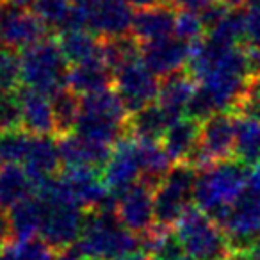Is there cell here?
<instances>
[{
  "mask_svg": "<svg viewBox=\"0 0 260 260\" xmlns=\"http://www.w3.org/2000/svg\"><path fill=\"white\" fill-rule=\"evenodd\" d=\"M79 246L86 258L116 260L141 251V237L126 230L116 216V209L86 212V223Z\"/></svg>",
  "mask_w": 260,
  "mask_h": 260,
  "instance_id": "1",
  "label": "cell"
},
{
  "mask_svg": "<svg viewBox=\"0 0 260 260\" xmlns=\"http://www.w3.org/2000/svg\"><path fill=\"white\" fill-rule=\"evenodd\" d=\"M128 111L121 98L112 89L80 96V114L75 134L93 143L111 146L116 145L126 132Z\"/></svg>",
  "mask_w": 260,
  "mask_h": 260,
  "instance_id": "2",
  "label": "cell"
},
{
  "mask_svg": "<svg viewBox=\"0 0 260 260\" xmlns=\"http://www.w3.org/2000/svg\"><path fill=\"white\" fill-rule=\"evenodd\" d=\"M248 171L249 168L237 159L223 160L198 171L192 198L194 207L217 219L241 196Z\"/></svg>",
  "mask_w": 260,
  "mask_h": 260,
  "instance_id": "3",
  "label": "cell"
},
{
  "mask_svg": "<svg viewBox=\"0 0 260 260\" xmlns=\"http://www.w3.org/2000/svg\"><path fill=\"white\" fill-rule=\"evenodd\" d=\"M216 221L226 234L232 249L251 251L260 234V164L249 168L241 196Z\"/></svg>",
  "mask_w": 260,
  "mask_h": 260,
  "instance_id": "4",
  "label": "cell"
},
{
  "mask_svg": "<svg viewBox=\"0 0 260 260\" xmlns=\"http://www.w3.org/2000/svg\"><path fill=\"white\" fill-rule=\"evenodd\" d=\"M185 255L192 260H221L232 251L230 241L214 217L191 205L175 226Z\"/></svg>",
  "mask_w": 260,
  "mask_h": 260,
  "instance_id": "5",
  "label": "cell"
},
{
  "mask_svg": "<svg viewBox=\"0 0 260 260\" xmlns=\"http://www.w3.org/2000/svg\"><path fill=\"white\" fill-rule=\"evenodd\" d=\"M68 64L57 40L47 38L22 52V84L47 96H54L66 87Z\"/></svg>",
  "mask_w": 260,
  "mask_h": 260,
  "instance_id": "6",
  "label": "cell"
},
{
  "mask_svg": "<svg viewBox=\"0 0 260 260\" xmlns=\"http://www.w3.org/2000/svg\"><path fill=\"white\" fill-rule=\"evenodd\" d=\"M198 170L189 162H175L155 189V224L173 228L191 207Z\"/></svg>",
  "mask_w": 260,
  "mask_h": 260,
  "instance_id": "7",
  "label": "cell"
},
{
  "mask_svg": "<svg viewBox=\"0 0 260 260\" xmlns=\"http://www.w3.org/2000/svg\"><path fill=\"white\" fill-rule=\"evenodd\" d=\"M235 114L230 112H217L202 123L200 141L194 152L189 155V162L198 171L235 159Z\"/></svg>",
  "mask_w": 260,
  "mask_h": 260,
  "instance_id": "8",
  "label": "cell"
},
{
  "mask_svg": "<svg viewBox=\"0 0 260 260\" xmlns=\"http://www.w3.org/2000/svg\"><path fill=\"white\" fill-rule=\"evenodd\" d=\"M114 87L128 114H134L157 100L160 80L139 59V61L128 62V64L121 66L118 72H114Z\"/></svg>",
  "mask_w": 260,
  "mask_h": 260,
  "instance_id": "9",
  "label": "cell"
},
{
  "mask_svg": "<svg viewBox=\"0 0 260 260\" xmlns=\"http://www.w3.org/2000/svg\"><path fill=\"white\" fill-rule=\"evenodd\" d=\"M105 185L118 198L132 185L141 182V162H139L138 139L132 136H123L114 146L107 164L102 170Z\"/></svg>",
  "mask_w": 260,
  "mask_h": 260,
  "instance_id": "10",
  "label": "cell"
},
{
  "mask_svg": "<svg viewBox=\"0 0 260 260\" xmlns=\"http://www.w3.org/2000/svg\"><path fill=\"white\" fill-rule=\"evenodd\" d=\"M47 40V27L30 9L0 6V41L13 50H27Z\"/></svg>",
  "mask_w": 260,
  "mask_h": 260,
  "instance_id": "11",
  "label": "cell"
},
{
  "mask_svg": "<svg viewBox=\"0 0 260 260\" xmlns=\"http://www.w3.org/2000/svg\"><path fill=\"white\" fill-rule=\"evenodd\" d=\"M116 216L136 235H145L155 226V191L146 184L132 185L116 200Z\"/></svg>",
  "mask_w": 260,
  "mask_h": 260,
  "instance_id": "12",
  "label": "cell"
},
{
  "mask_svg": "<svg viewBox=\"0 0 260 260\" xmlns=\"http://www.w3.org/2000/svg\"><path fill=\"white\" fill-rule=\"evenodd\" d=\"M77 205L86 212L98 209H116V196L105 185L102 171L93 168H66L61 175Z\"/></svg>",
  "mask_w": 260,
  "mask_h": 260,
  "instance_id": "13",
  "label": "cell"
},
{
  "mask_svg": "<svg viewBox=\"0 0 260 260\" xmlns=\"http://www.w3.org/2000/svg\"><path fill=\"white\" fill-rule=\"evenodd\" d=\"M192 45L178 40L177 36L150 41L141 45V61L155 73L157 77H168L182 72L189 64Z\"/></svg>",
  "mask_w": 260,
  "mask_h": 260,
  "instance_id": "14",
  "label": "cell"
},
{
  "mask_svg": "<svg viewBox=\"0 0 260 260\" xmlns=\"http://www.w3.org/2000/svg\"><path fill=\"white\" fill-rule=\"evenodd\" d=\"M134 11L125 0H96L87 16V29L102 40L132 34Z\"/></svg>",
  "mask_w": 260,
  "mask_h": 260,
  "instance_id": "15",
  "label": "cell"
},
{
  "mask_svg": "<svg viewBox=\"0 0 260 260\" xmlns=\"http://www.w3.org/2000/svg\"><path fill=\"white\" fill-rule=\"evenodd\" d=\"M57 146L64 168H93L102 171L112 153L111 146L93 143L75 132L57 138Z\"/></svg>",
  "mask_w": 260,
  "mask_h": 260,
  "instance_id": "16",
  "label": "cell"
},
{
  "mask_svg": "<svg viewBox=\"0 0 260 260\" xmlns=\"http://www.w3.org/2000/svg\"><path fill=\"white\" fill-rule=\"evenodd\" d=\"M16 96L22 111V128L32 136H54L55 121L50 96L25 86L16 91Z\"/></svg>",
  "mask_w": 260,
  "mask_h": 260,
  "instance_id": "17",
  "label": "cell"
},
{
  "mask_svg": "<svg viewBox=\"0 0 260 260\" xmlns=\"http://www.w3.org/2000/svg\"><path fill=\"white\" fill-rule=\"evenodd\" d=\"M198 89V82L187 72H178L160 80L157 104L166 111L171 119H180L187 116V109Z\"/></svg>",
  "mask_w": 260,
  "mask_h": 260,
  "instance_id": "18",
  "label": "cell"
},
{
  "mask_svg": "<svg viewBox=\"0 0 260 260\" xmlns=\"http://www.w3.org/2000/svg\"><path fill=\"white\" fill-rule=\"evenodd\" d=\"M177 8L173 4H162L145 11H138L134 16L132 36L143 43L164 40L175 36V23H177Z\"/></svg>",
  "mask_w": 260,
  "mask_h": 260,
  "instance_id": "19",
  "label": "cell"
},
{
  "mask_svg": "<svg viewBox=\"0 0 260 260\" xmlns=\"http://www.w3.org/2000/svg\"><path fill=\"white\" fill-rule=\"evenodd\" d=\"M61 166V155H59L57 139L54 136H34L30 150L23 160L27 175L34 185L52 178L57 173Z\"/></svg>",
  "mask_w": 260,
  "mask_h": 260,
  "instance_id": "20",
  "label": "cell"
},
{
  "mask_svg": "<svg viewBox=\"0 0 260 260\" xmlns=\"http://www.w3.org/2000/svg\"><path fill=\"white\" fill-rule=\"evenodd\" d=\"M111 84H114V72L100 57L72 66L66 77V87L80 96L105 91Z\"/></svg>",
  "mask_w": 260,
  "mask_h": 260,
  "instance_id": "21",
  "label": "cell"
},
{
  "mask_svg": "<svg viewBox=\"0 0 260 260\" xmlns=\"http://www.w3.org/2000/svg\"><path fill=\"white\" fill-rule=\"evenodd\" d=\"M200 130L202 123L192 118L175 119L168 126L166 134L162 138V146L166 148L168 155L173 162H185L189 159L200 141Z\"/></svg>",
  "mask_w": 260,
  "mask_h": 260,
  "instance_id": "22",
  "label": "cell"
},
{
  "mask_svg": "<svg viewBox=\"0 0 260 260\" xmlns=\"http://www.w3.org/2000/svg\"><path fill=\"white\" fill-rule=\"evenodd\" d=\"M171 123H173V119L155 102V104L146 105L141 111L128 116L126 132H130V136L138 141H162Z\"/></svg>",
  "mask_w": 260,
  "mask_h": 260,
  "instance_id": "23",
  "label": "cell"
},
{
  "mask_svg": "<svg viewBox=\"0 0 260 260\" xmlns=\"http://www.w3.org/2000/svg\"><path fill=\"white\" fill-rule=\"evenodd\" d=\"M36 185L20 164H2L0 168V210L9 212L20 202L30 198Z\"/></svg>",
  "mask_w": 260,
  "mask_h": 260,
  "instance_id": "24",
  "label": "cell"
},
{
  "mask_svg": "<svg viewBox=\"0 0 260 260\" xmlns=\"http://www.w3.org/2000/svg\"><path fill=\"white\" fill-rule=\"evenodd\" d=\"M139 162H141V182L155 191L173 168V160L168 155L162 141H138Z\"/></svg>",
  "mask_w": 260,
  "mask_h": 260,
  "instance_id": "25",
  "label": "cell"
},
{
  "mask_svg": "<svg viewBox=\"0 0 260 260\" xmlns=\"http://www.w3.org/2000/svg\"><path fill=\"white\" fill-rule=\"evenodd\" d=\"M235 159L244 166L260 164V119L235 114Z\"/></svg>",
  "mask_w": 260,
  "mask_h": 260,
  "instance_id": "26",
  "label": "cell"
},
{
  "mask_svg": "<svg viewBox=\"0 0 260 260\" xmlns=\"http://www.w3.org/2000/svg\"><path fill=\"white\" fill-rule=\"evenodd\" d=\"M57 43L66 61L73 66L100 57V40L87 29L64 30L59 34Z\"/></svg>",
  "mask_w": 260,
  "mask_h": 260,
  "instance_id": "27",
  "label": "cell"
},
{
  "mask_svg": "<svg viewBox=\"0 0 260 260\" xmlns=\"http://www.w3.org/2000/svg\"><path fill=\"white\" fill-rule=\"evenodd\" d=\"M13 228V242H23L40 235L41 226V203L36 194L20 202L9 210Z\"/></svg>",
  "mask_w": 260,
  "mask_h": 260,
  "instance_id": "28",
  "label": "cell"
},
{
  "mask_svg": "<svg viewBox=\"0 0 260 260\" xmlns=\"http://www.w3.org/2000/svg\"><path fill=\"white\" fill-rule=\"evenodd\" d=\"M100 59L112 72H118L121 66L141 59V45L132 34L100 40Z\"/></svg>",
  "mask_w": 260,
  "mask_h": 260,
  "instance_id": "29",
  "label": "cell"
},
{
  "mask_svg": "<svg viewBox=\"0 0 260 260\" xmlns=\"http://www.w3.org/2000/svg\"><path fill=\"white\" fill-rule=\"evenodd\" d=\"M50 100L52 109H54L55 136L62 138V136L73 134L80 114V96L64 87L57 91L54 96H50Z\"/></svg>",
  "mask_w": 260,
  "mask_h": 260,
  "instance_id": "30",
  "label": "cell"
},
{
  "mask_svg": "<svg viewBox=\"0 0 260 260\" xmlns=\"http://www.w3.org/2000/svg\"><path fill=\"white\" fill-rule=\"evenodd\" d=\"M73 9V0H34L32 11L47 29L62 32Z\"/></svg>",
  "mask_w": 260,
  "mask_h": 260,
  "instance_id": "31",
  "label": "cell"
},
{
  "mask_svg": "<svg viewBox=\"0 0 260 260\" xmlns=\"http://www.w3.org/2000/svg\"><path fill=\"white\" fill-rule=\"evenodd\" d=\"M32 134L23 128L11 130L0 134V162L2 164H23L32 145Z\"/></svg>",
  "mask_w": 260,
  "mask_h": 260,
  "instance_id": "32",
  "label": "cell"
},
{
  "mask_svg": "<svg viewBox=\"0 0 260 260\" xmlns=\"http://www.w3.org/2000/svg\"><path fill=\"white\" fill-rule=\"evenodd\" d=\"M22 84V54L13 48H0V96L18 91Z\"/></svg>",
  "mask_w": 260,
  "mask_h": 260,
  "instance_id": "33",
  "label": "cell"
},
{
  "mask_svg": "<svg viewBox=\"0 0 260 260\" xmlns=\"http://www.w3.org/2000/svg\"><path fill=\"white\" fill-rule=\"evenodd\" d=\"M205 25H203L202 18L198 13L191 11H178L177 23H175V36L178 40L185 41L189 45H194L205 38Z\"/></svg>",
  "mask_w": 260,
  "mask_h": 260,
  "instance_id": "34",
  "label": "cell"
},
{
  "mask_svg": "<svg viewBox=\"0 0 260 260\" xmlns=\"http://www.w3.org/2000/svg\"><path fill=\"white\" fill-rule=\"evenodd\" d=\"M22 128V111H20L16 93L0 96V134Z\"/></svg>",
  "mask_w": 260,
  "mask_h": 260,
  "instance_id": "35",
  "label": "cell"
},
{
  "mask_svg": "<svg viewBox=\"0 0 260 260\" xmlns=\"http://www.w3.org/2000/svg\"><path fill=\"white\" fill-rule=\"evenodd\" d=\"M15 248L22 260H55L57 251L41 237H34L23 242H15Z\"/></svg>",
  "mask_w": 260,
  "mask_h": 260,
  "instance_id": "36",
  "label": "cell"
},
{
  "mask_svg": "<svg viewBox=\"0 0 260 260\" xmlns=\"http://www.w3.org/2000/svg\"><path fill=\"white\" fill-rule=\"evenodd\" d=\"M244 57H246V70H248V77L253 84L260 82V47L255 45H248L244 47Z\"/></svg>",
  "mask_w": 260,
  "mask_h": 260,
  "instance_id": "37",
  "label": "cell"
},
{
  "mask_svg": "<svg viewBox=\"0 0 260 260\" xmlns=\"http://www.w3.org/2000/svg\"><path fill=\"white\" fill-rule=\"evenodd\" d=\"M246 41L260 47V9L248 8L246 11Z\"/></svg>",
  "mask_w": 260,
  "mask_h": 260,
  "instance_id": "38",
  "label": "cell"
},
{
  "mask_svg": "<svg viewBox=\"0 0 260 260\" xmlns=\"http://www.w3.org/2000/svg\"><path fill=\"white\" fill-rule=\"evenodd\" d=\"M217 2H221V0H170V4H173L178 11H191L198 13V15Z\"/></svg>",
  "mask_w": 260,
  "mask_h": 260,
  "instance_id": "39",
  "label": "cell"
},
{
  "mask_svg": "<svg viewBox=\"0 0 260 260\" xmlns=\"http://www.w3.org/2000/svg\"><path fill=\"white\" fill-rule=\"evenodd\" d=\"M0 242L2 244H11L13 242L11 219H9V212H4V210H0Z\"/></svg>",
  "mask_w": 260,
  "mask_h": 260,
  "instance_id": "40",
  "label": "cell"
},
{
  "mask_svg": "<svg viewBox=\"0 0 260 260\" xmlns=\"http://www.w3.org/2000/svg\"><path fill=\"white\" fill-rule=\"evenodd\" d=\"M125 2L132 9H138V11H145V9H152V8H157V6L168 4L170 0H125Z\"/></svg>",
  "mask_w": 260,
  "mask_h": 260,
  "instance_id": "41",
  "label": "cell"
},
{
  "mask_svg": "<svg viewBox=\"0 0 260 260\" xmlns=\"http://www.w3.org/2000/svg\"><path fill=\"white\" fill-rule=\"evenodd\" d=\"M221 260H251V251H248V249H232Z\"/></svg>",
  "mask_w": 260,
  "mask_h": 260,
  "instance_id": "42",
  "label": "cell"
},
{
  "mask_svg": "<svg viewBox=\"0 0 260 260\" xmlns=\"http://www.w3.org/2000/svg\"><path fill=\"white\" fill-rule=\"evenodd\" d=\"M0 260H22V256L18 255L15 246H6L4 251L0 253Z\"/></svg>",
  "mask_w": 260,
  "mask_h": 260,
  "instance_id": "43",
  "label": "cell"
},
{
  "mask_svg": "<svg viewBox=\"0 0 260 260\" xmlns=\"http://www.w3.org/2000/svg\"><path fill=\"white\" fill-rule=\"evenodd\" d=\"M2 2L9 6H15V8H25V9H29V6L34 4V0H2Z\"/></svg>",
  "mask_w": 260,
  "mask_h": 260,
  "instance_id": "44",
  "label": "cell"
},
{
  "mask_svg": "<svg viewBox=\"0 0 260 260\" xmlns=\"http://www.w3.org/2000/svg\"><path fill=\"white\" fill-rule=\"evenodd\" d=\"M224 6H226L228 9H241V6H244V4H248V0H221Z\"/></svg>",
  "mask_w": 260,
  "mask_h": 260,
  "instance_id": "45",
  "label": "cell"
},
{
  "mask_svg": "<svg viewBox=\"0 0 260 260\" xmlns=\"http://www.w3.org/2000/svg\"><path fill=\"white\" fill-rule=\"evenodd\" d=\"M116 260H150V258L143 251H138V253H130V255H125V256H121V258H116Z\"/></svg>",
  "mask_w": 260,
  "mask_h": 260,
  "instance_id": "46",
  "label": "cell"
},
{
  "mask_svg": "<svg viewBox=\"0 0 260 260\" xmlns=\"http://www.w3.org/2000/svg\"><path fill=\"white\" fill-rule=\"evenodd\" d=\"M248 8H256V9H260V0H248Z\"/></svg>",
  "mask_w": 260,
  "mask_h": 260,
  "instance_id": "47",
  "label": "cell"
},
{
  "mask_svg": "<svg viewBox=\"0 0 260 260\" xmlns=\"http://www.w3.org/2000/svg\"><path fill=\"white\" fill-rule=\"evenodd\" d=\"M2 246H4V244H2V242H0V253L4 251V248H2Z\"/></svg>",
  "mask_w": 260,
  "mask_h": 260,
  "instance_id": "48",
  "label": "cell"
},
{
  "mask_svg": "<svg viewBox=\"0 0 260 260\" xmlns=\"http://www.w3.org/2000/svg\"><path fill=\"white\" fill-rule=\"evenodd\" d=\"M185 260H192V258H189V256H187V258H185Z\"/></svg>",
  "mask_w": 260,
  "mask_h": 260,
  "instance_id": "49",
  "label": "cell"
},
{
  "mask_svg": "<svg viewBox=\"0 0 260 260\" xmlns=\"http://www.w3.org/2000/svg\"><path fill=\"white\" fill-rule=\"evenodd\" d=\"M2 4H4V2H2ZM2 4H0V6H2ZM0 43H2V41H0Z\"/></svg>",
  "mask_w": 260,
  "mask_h": 260,
  "instance_id": "50",
  "label": "cell"
},
{
  "mask_svg": "<svg viewBox=\"0 0 260 260\" xmlns=\"http://www.w3.org/2000/svg\"><path fill=\"white\" fill-rule=\"evenodd\" d=\"M0 168H2V162H0Z\"/></svg>",
  "mask_w": 260,
  "mask_h": 260,
  "instance_id": "51",
  "label": "cell"
},
{
  "mask_svg": "<svg viewBox=\"0 0 260 260\" xmlns=\"http://www.w3.org/2000/svg\"><path fill=\"white\" fill-rule=\"evenodd\" d=\"M0 4H2V0H0Z\"/></svg>",
  "mask_w": 260,
  "mask_h": 260,
  "instance_id": "52",
  "label": "cell"
}]
</instances>
